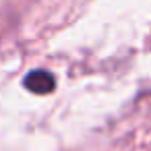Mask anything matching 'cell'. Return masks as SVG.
<instances>
[{
    "label": "cell",
    "mask_w": 151,
    "mask_h": 151,
    "mask_svg": "<svg viewBox=\"0 0 151 151\" xmlns=\"http://www.w3.org/2000/svg\"><path fill=\"white\" fill-rule=\"evenodd\" d=\"M23 85H25L31 93L48 95V93L54 91V87H56V79H54V75H50L48 70H31V73L25 75Z\"/></svg>",
    "instance_id": "obj_1"
}]
</instances>
